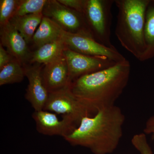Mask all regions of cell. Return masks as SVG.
I'll return each mask as SVG.
<instances>
[{"label":"cell","instance_id":"6da1fadb","mask_svg":"<svg viewBox=\"0 0 154 154\" xmlns=\"http://www.w3.org/2000/svg\"><path fill=\"white\" fill-rule=\"evenodd\" d=\"M131 65L127 60L108 68L82 76L71 83L70 88L93 115L115 105L127 85Z\"/></svg>","mask_w":154,"mask_h":154},{"label":"cell","instance_id":"7a4b0ae2","mask_svg":"<svg viewBox=\"0 0 154 154\" xmlns=\"http://www.w3.org/2000/svg\"><path fill=\"white\" fill-rule=\"evenodd\" d=\"M125 116L116 105L83 117L76 128L64 138L72 146L90 149L94 154L112 153L123 136Z\"/></svg>","mask_w":154,"mask_h":154},{"label":"cell","instance_id":"3957f363","mask_svg":"<svg viewBox=\"0 0 154 154\" xmlns=\"http://www.w3.org/2000/svg\"><path fill=\"white\" fill-rule=\"evenodd\" d=\"M150 0H115L117 8L115 33L122 47L143 61L146 51L145 14Z\"/></svg>","mask_w":154,"mask_h":154},{"label":"cell","instance_id":"277c9868","mask_svg":"<svg viewBox=\"0 0 154 154\" xmlns=\"http://www.w3.org/2000/svg\"><path fill=\"white\" fill-rule=\"evenodd\" d=\"M114 3L115 0H85L82 14L92 38L109 48L115 47L110 41Z\"/></svg>","mask_w":154,"mask_h":154},{"label":"cell","instance_id":"5b68a950","mask_svg":"<svg viewBox=\"0 0 154 154\" xmlns=\"http://www.w3.org/2000/svg\"><path fill=\"white\" fill-rule=\"evenodd\" d=\"M43 110L68 117L78 125L83 117L93 116L85 105L73 94L70 86L49 93Z\"/></svg>","mask_w":154,"mask_h":154},{"label":"cell","instance_id":"8992f818","mask_svg":"<svg viewBox=\"0 0 154 154\" xmlns=\"http://www.w3.org/2000/svg\"><path fill=\"white\" fill-rule=\"evenodd\" d=\"M42 14L43 17L56 22L65 31L92 38L83 14L62 5L57 0H47Z\"/></svg>","mask_w":154,"mask_h":154},{"label":"cell","instance_id":"52a82bcc","mask_svg":"<svg viewBox=\"0 0 154 154\" xmlns=\"http://www.w3.org/2000/svg\"><path fill=\"white\" fill-rule=\"evenodd\" d=\"M61 38L67 48L79 53L107 57L117 63L126 60L115 47H107L90 36L63 30Z\"/></svg>","mask_w":154,"mask_h":154},{"label":"cell","instance_id":"ba28073f","mask_svg":"<svg viewBox=\"0 0 154 154\" xmlns=\"http://www.w3.org/2000/svg\"><path fill=\"white\" fill-rule=\"evenodd\" d=\"M63 54L68 66L71 83L82 76L105 69L117 63L107 57L85 55L67 47Z\"/></svg>","mask_w":154,"mask_h":154},{"label":"cell","instance_id":"9c48e42d","mask_svg":"<svg viewBox=\"0 0 154 154\" xmlns=\"http://www.w3.org/2000/svg\"><path fill=\"white\" fill-rule=\"evenodd\" d=\"M32 117L38 132L45 135H58L64 137L79 125L70 118L62 116V119H59L56 113L43 110L34 111Z\"/></svg>","mask_w":154,"mask_h":154},{"label":"cell","instance_id":"30bf717a","mask_svg":"<svg viewBox=\"0 0 154 154\" xmlns=\"http://www.w3.org/2000/svg\"><path fill=\"white\" fill-rule=\"evenodd\" d=\"M43 66L44 64L35 63L24 66L25 76L28 81L25 98L34 111L43 110L49 95L42 81V71Z\"/></svg>","mask_w":154,"mask_h":154},{"label":"cell","instance_id":"8fae6325","mask_svg":"<svg viewBox=\"0 0 154 154\" xmlns=\"http://www.w3.org/2000/svg\"><path fill=\"white\" fill-rule=\"evenodd\" d=\"M0 27V44L23 66L29 64L32 51L24 37L10 22Z\"/></svg>","mask_w":154,"mask_h":154},{"label":"cell","instance_id":"7c38bea8","mask_svg":"<svg viewBox=\"0 0 154 154\" xmlns=\"http://www.w3.org/2000/svg\"><path fill=\"white\" fill-rule=\"evenodd\" d=\"M42 76L45 87L49 93L70 85L68 66L63 53L55 60L44 65Z\"/></svg>","mask_w":154,"mask_h":154},{"label":"cell","instance_id":"4fadbf2b","mask_svg":"<svg viewBox=\"0 0 154 154\" xmlns=\"http://www.w3.org/2000/svg\"><path fill=\"white\" fill-rule=\"evenodd\" d=\"M63 30L56 22L47 17H43L33 35L31 43L37 49L45 44L61 38Z\"/></svg>","mask_w":154,"mask_h":154},{"label":"cell","instance_id":"5bb4252c","mask_svg":"<svg viewBox=\"0 0 154 154\" xmlns=\"http://www.w3.org/2000/svg\"><path fill=\"white\" fill-rule=\"evenodd\" d=\"M66 48L61 38L45 44L32 51L29 64L49 63L63 54Z\"/></svg>","mask_w":154,"mask_h":154},{"label":"cell","instance_id":"9a60e30c","mask_svg":"<svg viewBox=\"0 0 154 154\" xmlns=\"http://www.w3.org/2000/svg\"><path fill=\"white\" fill-rule=\"evenodd\" d=\"M43 17L42 14L15 16L10 22L24 37L29 45L36 28L40 25Z\"/></svg>","mask_w":154,"mask_h":154},{"label":"cell","instance_id":"2e32d148","mask_svg":"<svg viewBox=\"0 0 154 154\" xmlns=\"http://www.w3.org/2000/svg\"><path fill=\"white\" fill-rule=\"evenodd\" d=\"M144 37L146 51L143 61L154 57V0H150L146 10Z\"/></svg>","mask_w":154,"mask_h":154},{"label":"cell","instance_id":"e0dca14e","mask_svg":"<svg viewBox=\"0 0 154 154\" xmlns=\"http://www.w3.org/2000/svg\"><path fill=\"white\" fill-rule=\"evenodd\" d=\"M25 76V68L14 59L0 69V86L21 82Z\"/></svg>","mask_w":154,"mask_h":154},{"label":"cell","instance_id":"ac0fdd59","mask_svg":"<svg viewBox=\"0 0 154 154\" xmlns=\"http://www.w3.org/2000/svg\"><path fill=\"white\" fill-rule=\"evenodd\" d=\"M47 2V0H19L15 16L42 14Z\"/></svg>","mask_w":154,"mask_h":154},{"label":"cell","instance_id":"d6986e66","mask_svg":"<svg viewBox=\"0 0 154 154\" xmlns=\"http://www.w3.org/2000/svg\"><path fill=\"white\" fill-rule=\"evenodd\" d=\"M19 0L0 1V26L8 24L15 16Z\"/></svg>","mask_w":154,"mask_h":154},{"label":"cell","instance_id":"ffe728a7","mask_svg":"<svg viewBox=\"0 0 154 154\" xmlns=\"http://www.w3.org/2000/svg\"><path fill=\"white\" fill-rule=\"evenodd\" d=\"M131 142L140 154H153L147 139L146 135L143 132L134 135L131 138Z\"/></svg>","mask_w":154,"mask_h":154},{"label":"cell","instance_id":"44dd1931","mask_svg":"<svg viewBox=\"0 0 154 154\" xmlns=\"http://www.w3.org/2000/svg\"><path fill=\"white\" fill-rule=\"evenodd\" d=\"M59 2L69 8L83 14L85 9V0H57Z\"/></svg>","mask_w":154,"mask_h":154},{"label":"cell","instance_id":"7402d4cb","mask_svg":"<svg viewBox=\"0 0 154 154\" xmlns=\"http://www.w3.org/2000/svg\"><path fill=\"white\" fill-rule=\"evenodd\" d=\"M15 58L13 57L8 51L0 44V69L7 65Z\"/></svg>","mask_w":154,"mask_h":154},{"label":"cell","instance_id":"603a6c76","mask_svg":"<svg viewBox=\"0 0 154 154\" xmlns=\"http://www.w3.org/2000/svg\"><path fill=\"white\" fill-rule=\"evenodd\" d=\"M143 133L146 135H150L152 140H154V115L152 116L146 121Z\"/></svg>","mask_w":154,"mask_h":154}]
</instances>
